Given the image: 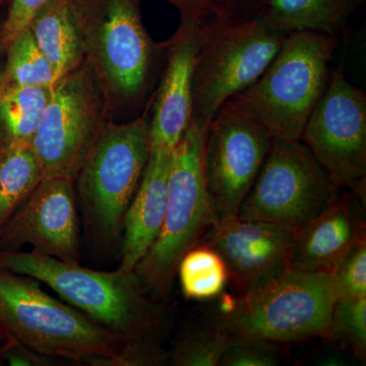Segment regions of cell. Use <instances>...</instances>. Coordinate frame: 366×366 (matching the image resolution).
Instances as JSON below:
<instances>
[{"label": "cell", "mask_w": 366, "mask_h": 366, "mask_svg": "<svg viewBox=\"0 0 366 366\" xmlns=\"http://www.w3.org/2000/svg\"><path fill=\"white\" fill-rule=\"evenodd\" d=\"M0 269L32 277L117 336L124 344L127 366L169 362V351L159 340L162 303L144 289L134 272L97 271L23 249H0Z\"/></svg>", "instance_id": "obj_1"}, {"label": "cell", "mask_w": 366, "mask_h": 366, "mask_svg": "<svg viewBox=\"0 0 366 366\" xmlns=\"http://www.w3.org/2000/svg\"><path fill=\"white\" fill-rule=\"evenodd\" d=\"M0 331L36 352L74 363L127 366L124 344L32 277L0 269Z\"/></svg>", "instance_id": "obj_2"}, {"label": "cell", "mask_w": 366, "mask_h": 366, "mask_svg": "<svg viewBox=\"0 0 366 366\" xmlns=\"http://www.w3.org/2000/svg\"><path fill=\"white\" fill-rule=\"evenodd\" d=\"M142 0H74L86 61L105 100L122 107L144 102L165 64L168 41L154 42L144 28Z\"/></svg>", "instance_id": "obj_3"}, {"label": "cell", "mask_w": 366, "mask_h": 366, "mask_svg": "<svg viewBox=\"0 0 366 366\" xmlns=\"http://www.w3.org/2000/svg\"><path fill=\"white\" fill-rule=\"evenodd\" d=\"M151 154L150 117L129 124L103 122L74 178L89 242L102 250L120 247L125 214Z\"/></svg>", "instance_id": "obj_4"}, {"label": "cell", "mask_w": 366, "mask_h": 366, "mask_svg": "<svg viewBox=\"0 0 366 366\" xmlns=\"http://www.w3.org/2000/svg\"><path fill=\"white\" fill-rule=\"evenodd\" d=\"M339 40L326 34H288L264 74L226 102L272 136L300 141L310 113L326 91Z\"/></svg>", "instance_id": "obj_5"}, {"label": "cell", "mask_w": 366, "mask_h": 366, "mask_svg": "<svg viewBox=\"0 0 366 366\" xmlns=\"http://www.w3.org/2000/svg\"><path fill=\"white\" fill-rule=\"evenodd\" d=\"M206 131L207 127L192 120L173 149L162 228L134 269L144 289L160 301L169 295L183 255L203 242L219 223L204 182Z\"/></svg>", "instance_id": "obj_6"}, {"label": "cell", "mask_w": 366, "mask_h": 366, "mask_svg": "<svg viewBox=\"0 0 366 366\" xmlns=\"http://www.w3.org/2000/svg\"><path fill=\"white\" fill-rule=\"evenodd\" d=\"M287 35L259 14L204 21L192 72V120L208 127L226 101L264 74Z\"/></svg>", "instance_id": "obj_7"}, {"label": "cell", "mask_w": 366, "mask_h": 366, "mask_svg": "<svg viewBox=\"0 0 366 366\" xmlns=\"http://www.w3.org/2000/svg\"><path fill=\"white\" fill-rule=\"evenodd\" d=\"M338 300L331 274L289 269L224 307L218 326L229 334L252 335L272 342L327 338Z\"/></svg>", "instance_id": "obj_8"}, {"label": "cell", "mask_w": 366, "mask_h": 366, "mask_svg": "<svg viewBox=\"0 0 366 366\" xmlns=\"http://www.w3.org/2000/svg\"><path fill=\"white\" fill-rule=\"evenodd\" d=\"M341 192L301 141L273 137L271 148L237 216L300 229Z\"/></svg>", "instance_id": "obj_9"}, {"label": "cell", "mask_w": 366, "mask_h": 366, "mask_svg": "<svg viewBox=\"0 0 366 366\" xmlns=\"http://www.w3.org/2000/svg\"><path fill=\"white\" fill-rule=\"evenodd\" d=\"M104 100L86 60L52 86L32 142L44 177L74 180L104 122Z\"/></svg>", "instance_id": "obj_10"}, {"label": "cell", "mask_w": 366, "mask_h": 366, "mask_svg": "<svg viewBox=\"0 0 366 366\" xmlns=\"http://www.w3.org/2000/svg\"><path fill=\"white\" fill-rule=\"evenodd\" d=\"M300 141L339 187L362 192L366 177V95L342 69L330 71Z\"/></svg>", "instance_id": "obj_11"}, {"label": "cell", "mask_w": 366, "mask_h": 366, "mask_svg": "<svg viewBox=\"0 0 366 366\" xmlns=\"http://www.w3.org/2000/svg\"><path fill=\"white\" fill-rule=\"evenodd\" d=\"M272 139L266 127L227 102L212 118L204 137L203 167L219 222L237 217L268 156Z\"/></svg>", "instance_id": "obj_12"}, {"label": "cell", "mask_w": 366, "mask_h": 366, "mask_svg": "<svg viewBox=\"0 0 366 366\" xmlns=\"http://www.w3.org/2000/svg\"><path fill=\"white\" fill-rule=\"evenodd\" d=\"M31 252L81 262L79 215L74 180L44 177L0 233V249Z\"/></svg>", "instance_id": "obj_13"}, {"label": "cell", "mask_w": 366, "mask_h": 366, "mask_svg": "<svg viewBox=\"0 0 366 366\" xmlns=\"http://www.w3.org/2000/svg\"><path fill=\"white\" fill-rule=\"evenodd\" d=\"M297 229L240 217L217 224L203 242L222 257L243 293L290 269Z\"/></svg>", "instance_id": "obj_14"}, {"label": "cell", "mask_w": 366, "mask_h": 366, "mask_svg": "<svg viewBox=\"0 0 366 366\" xmlns=\"http://www.w3.org/2000/svg\"><path fill=\"white\" fill-rule=\"evenodd\" d=\"M150 117L151 149L172 151L192 120V72L204 21L180 14Z\"/></svg>", "instance_id": "obj_15"}, {"label": "cell", "mask_w": 366, "mask_h": 366, "mask_svg": "<svg viewBox=\"0 0 366 366\" xmlns=\"http://www.w3.org/2000/svg\"><path fill=\"white\" fill-rule=\"evenodd\" d=\"M365 237V221L352 197L341 192L319 216L296 230L290 269L330 274L343 255Z\"/></svg>", "instance_id": "obj_16"}, {"label": "cell", "mask_w": 366, "mask_h": 366, "mask_svg": "<svg viewBox=\"0 0 366 366\" xmlns=\"http://www.w3.org/2000/svg\"><path fill=\"white\" fill-rule=\"evenodd\" d=\"M172 151L151 149L143 177L125 214L117 268L124 273L134 272L162 228Z\"/></svg>", "instance_id": "obj_17"}, {"label": "cell", "mask_w": 366, "mask_h": 366, "mask_svg": "<svg viewBox=\"0 0 366 366\" xmlns=\"http://www.w3.org/2000/svg\"><path fill=\"white\" fill-rule=\"evenodd\" d=\"M29 30L51 66L55 84L85 61L83 32L74 0H48Z\"/></svg>", "instance_id": "obj_18"}, {"label": "cell", "mask_w": 366, "mask_h": 366, "mask_svg": "<svg viewBox=\"0 0 366 366\" xmlns=\"http://www.w3.org/2000/svg\"><path fill=\"white\" fill-rule=\"evenodd\" d=\"M365 0H267L259 16L284 34L315 32L346 37L349 21Z\"/></svg>", "instance_id": "obj_19"}, {"label": "cell", "mask_w": 366, "mask_h": 366, "mask_svg": "<svg viewBox=\"0 0 366 366\" xmlns=\"http://www.w3.org/2000/svg\"><path fill=\"white\" fill-rule=\"evenodd\" d=\"M43 178L32 146L0 148V233Z\"/></svg>", "instance_id": "obj_20"}, {"label": "cell", "mask_w": 366, "mask_h": 366, "mask_svg": "<svg viewBox=\"0 0 366 366\" xmlns=\"http://www.w3.org/2000/svg\"><path fill=\"white\" fill-rule=\"evenodd\" d=\"M50 91L26 86L0 94V148L32 146Z\"/></svg>", "instance_id": "obj_21"}, {"label": "cell", "mask_w": 366, "mask_h": 366, "mask_svg": "<svg viewBox=\"0 0 366 366\" xmlns=\"http://www.w3.org/2000/svg\"><path fill=\"white\" fill-rule=\"evenodd\" d=\"M6 60L0 71V94L13 89L55 85L54 72L31 31L26 29L7 46Z\"/></svg>", "instance_id": "obj_22"}, {"label": "cell", "mask_w": 366, "mask_h": 366, "mask_svg": "<svg viewBox=\"0 0 366 366\" xmlns=\"http://www.w3.org/2000/svg\"><path fill=\"white\" fill-rule=\"evenodd\" d=\"M177 276L187 300H207L222 295L229 281L225 262L204 243L192 247L180 259Z\"/></svg>", "instance_id": "obj_23"}, {"label": "cell", "mask_w": 366, "mask_h": 366, "mask_svg": "<svg viewBox=\"0 0 366 366\" xmlns=\"http://www.w3.org/2000/svg\"><path fill=\"white\" fill-rule=\"evenodd\" d=\"M229 333L217 325L190 330L178 339L169 356L171 365H219L227 348Z\"/></svg>", "instance_id": "obj_24"}, {"label": "cell", "mask_w": 366, "mask_h": 366, "mask_svg": "<svg viewBox=\"0 0 366 366\" xmlns=\"http://www.w3.org/2000/svg\"><path fill=\"white\" fill-rule=\"evenodd\" d=\"M327 337L345 342L356 357L365 361L366 296L340 298L335 303Z\"/></svg>", "instance_id": "obj_25"}, {"label": "cell", "mask_w": 366, "mask_h": 366, "mask_svg": "<svg viewBox=\"0 0 366 366\" xmlns=\"http://www.w3.org/2000/svg\"><path fill=\"white\" fill-rule=\"evenodd\" d=\"M279 353L274 342L252 336L230 334L225 352L221 357V366H276Z\"/></svg>", "instance_id": "obj_26"}, {"label": "cell", "mask_w": 366, "mask_h": 366, "mask_svg": "<svg viewBox=\"0 0 366 366\" xmlns=\"http://www.w3.org/2000/svg\"><path fill=\"white\" fill-rule=\"evenodd\" d=\"M340 298L366 296V239L355 243L331 273Z\"/></svg>", "instance_id": "obj_27"}, {"label": "cell", "mask_w": 366, "mask_h": 366, "mask_svg": "<svg viewBox=\"0 0 366 366\" xmlns=\"http://www.w3.org/2000/svg\"><path fill=\"white\" fill-rule=\"evenodd\" d=\"M47 2L48 0H11L0 30L4 50L19 34L29 28L34 16Z\"/></svg>", "instance_id": "obj_28"}, {"label": "cell", "mask_w": 366, "mask_h": 366, "mask_svg": "<svg viewBox=\"0 0 366 366\" xmlns=\"http://www.w3.org/2000/svg\"><path fill=\"white\" fill-rule=\"evenodd\" d=\"M2 363L13 366H52L57 360L36 352L20 342L4 337L1 345Z\"/></svg>", "instance_id": "obj_29"}, {"label": "cell", "mask_w": 366, "mask_h": 366, "mask_svg": "<svg viewBox=\"0 0 366 366\" xmlns=\"http://www.w3.org/2000/svg\"><path fill=\"white\" fill-rule=\"evenodd\" d=\"M221 16L249 18L257 16L267 0H209Z\"/></svg>", "instance_id": "obj_30"}, {"label": "cell", "mask_w": 366, "mask_h": 366, "mask_svg": "<svg viewBox=\"0 0 366 366\" xmlns=\"http://www.w3.org/2000/svg\"><path fill=\"white\" fill-rule=\"evenodd\" d=\"M177 7L180 14L194 16L207 21L215 16H222L209 0H166Z\"/></svg>", "instance_id": "obj_31"}, {"label": "cell", "mask_w": 366, "mask_h": 366, "mask_svg": "<svg viewBox=\"0 0 366 366\" xmlns=\"http://www.w3.org/2000/svg\"><path fill=\"white\" fill-rule=\"evenodd\" d=\"M4 334H2V332L0 331V351H1V345H2V343H4ZM0 365H2L1 353H0Z\"/></svg>", "instance_id": "obj_32"}, {"label": "cell", "mask_w": 366, "mask_h": 366, "mask_svg": "<svg viewBox=\"0 0 366 366\" xmlns=\"http://www.w3.org/2000/svg\"><path fill=\"white\" fill-rule=\"evenodd\" d=\"M0 30H1V26H0ZM0 51H4V47H2L1 36H0Z\"/></svg>", "instance_id": "obj_33"}]
</instances>
